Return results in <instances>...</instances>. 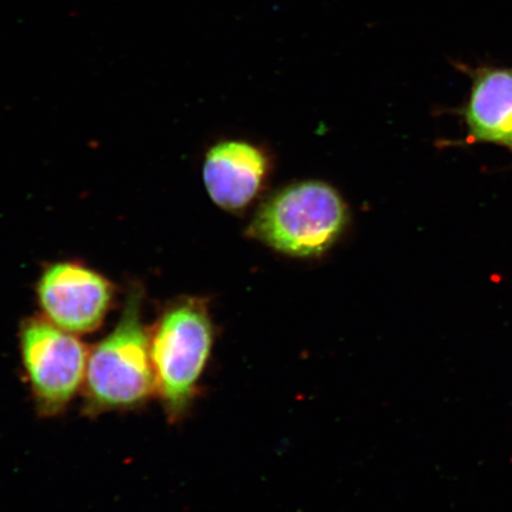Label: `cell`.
<instances>
[{
  "instance_id": "cell-1",
  "label": "cell",
  "mask_w": 512,
  "mask_h": 512,
  "mask_svg": "<svg viewBox=\"0 0 512 512\" xmlns=\"http://www.w3.org/2000/svg\"><path fill=\"white\" fill-rule=\"evenodd\" d=\"M217 328L209 300L181 297L166 305L150 330L156 395L171 424L190 414L213 356Z\"/></svg>"
},
{
  "instance_id": "cell-7",
  "label": "cell",
  "mask_w": 512,
  "mask_h": 512,
  "mask_svg": "<svg viewBox=\"0 0 512 512\" xmlns=\"http://www.w3.org/2000/svg\"><path fill=\"white\" fill-rule=\"evenodd\" d=\"M271 171V158L261 147L243 140H227L208 151L203 182L217 207L240 213L264 191Z\"/></svg>"
},
{
  "instance_id": "cell-5",
  "label": "cell",
  "mask_w": 512,
  "mask_h": 512,
  "mask_svg": "<svg viewBox=\"0 0 512 512\" xmlns=\"http://www.w3.org/2000/svg\"><path fill=\"white\" fill-rule=\"evenodd\" d=\"M36 293L42 317L76 336L100 329L115 297L110 280L76 261L49 265Z\"/></svg>"
},
{
  "instance_id": "cell-4",
  "label": "cell",
  "mask_w": 512,
  "mask_h": 512,
  "mask_svg": "<svg viewBox=\"0 0 512 512\" xmlns=\"http://www.w3.org/2000/svg\"><path fill=\"white\" fill-rule=\"evenodd\" d=\"M19 351L38 414H61L83 389L89 349L46 318L31 317L19 328Z\"/></svg>"
},
{
  "instance_id": "cell-2",
  "label": "cell",
  "mask_w": 512,
  "mask_h": 512,
  "mask_svg": "<svg viewBox=\"0 0 512 512\" xmlns=\"http://www.w3.org/2000/svg\"><path fill=\"white\" fill-rule=\"evenodd\" d=\"M144 293L132 286L115 328L89 349L83 396L89 415L132 411L156 395Z\"/></svg>"
},
{
  "instance_id": "cell-3",
  "label": "cell",
  "mask_w": 512,
  "mask_h": 512,
  "mask_svg": "<svg viewBox=\"0 0 512 512\" xmlns=\"http://www.w3.org/2000/svg\"><path fill=\"white\" fill-rule=\"evenodd\" d=\"M348 223L347 203L335 188L298 182L261 204L247 235L291 258H317L336 245Z\"/></svg>"
},
{
  "instance_id": "cell-6",
  "label": "cell",
  "mask_w": 512,
  "mask_h": 512,
  "mask_svg": "<svg viewBox=\"0 0 512 512\" xmlns=\"http://www.w3.org/2000/svg\"><path fill=\"white\" fill-rule=\"evenodd\" d=\"M456 67L471 81L469 95L456 111L465 124V143L503 147L512 155V64Z\"/></svg>"
}]
</instances>
